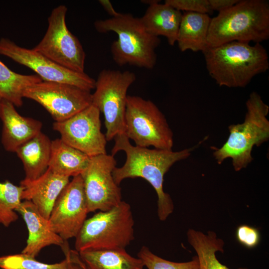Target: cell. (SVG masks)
<instances>
[{"mask_svg":"<svg viewBox=\"0 0 269 269\" xmlns=\"http://www.w3.org/2000/svg\"><path fill=\"white\" fill-rule=\"evenodd\" d=\"M16 212L22 216L28 231L26 245L21 253L35 258L45 247L57 245L63 250L68 245L51 229L48 220L41 215L31 201L22 202Z\"/></svg>","mask_w":269,"mask_h":269,"instance_id":"9a60e30c","label":"cell"},{"mask_svg":"<svg viewBox=\"0 0 269 269\" xmlns=\"http://www.w3.org/2000/svg\"><path fill=\"white\" fill-rule=\"evenodd\" d=\"M125 134L136 146L172 150L173 134L166 118L151 101L128 95Z\"/></svg>","mask_w":269,"mask_h":269,"instance_id":"52a82bcc","label":"cell"},{"mask_svg":"<svg viewBox=\"0 0 269 269\" xmlns=\"http://www.w3.org/2000/svg\"><path fill=\"white\" fill-rule=\"evenodd\" d=\"M269 38V2L242 0L211 18L206 48L233 41L260 43Z\"/></svg>","mask_w":269,"mask_h":269,"instance_id":"3957f363","label":"cell"},{"mask_svg":"<svg viewBox=\"0 0 269 269\" xmlns=\"http://www.w3.org/2000/svg\"><path fill=\"white\" fill-rule=\"evenodd\" d=\"M135 80L130 71L104 69L98 76L92 104L104 115L107 141L125 133L127 92Z\"/></svg>","mask_w":269,"mask_h":269,"instance_id":"ba28073f","label":"cell"},{"mask_svg":"<svg viewBox=\"0 0 269 269\" xmlns=\"http://www.w3.org/2000/svg\"><path fill=\"white\" fill-rule=\"evenodd\" d=\"M116 164L111 154L90 157L87 168L81 174L89 213L107 211L122 201L121 189L113 176Z\"/></svg>","mask_w":269,"mask_h":269,"instance_id":"8fae6325","label":"cell"},{"mask_svg":"<svg viewBox=\"0 0 269 269\" xmlns=\"http://www.w3.org/2000/svg\"><path fill=\"white\" fill-rule=\"evenodd\" d=\"M211 18L208 14L185 12L182 14L176 42L181 52L203 51Z\"/></svg>","mask_w":269,"mask_h":269,"instance_id":"ffe728a7","label":"cell"},{"mask_svg":"<svg viewBox=\"0 0 269 269\" xmlns=\"http://www.w3.org/2000/svg\"><path fill=\"white\" fill-rule=\"evenodd\" d=\"M100 113L92 104L65 121L55 122L53 129L64 142L90 157L106 154L107 140L101 132Z\"/></svg>","mask_w":269,"mask_h":269,"instance_id":"7c38bea8","label":"cell"},{"mask_svg":"<svg viewBox=\"0 0 269 269\" xmlns=\"http://www.w3.org/2000/svg\"><path fill=\"white\" fill-rule=\"evenodd\" d=\"M23 97L41 105L55 122L70 118L92 102L91 91L68 84L44 81L28 88Z\"/></svg>","mask_w":269,"mask_h":269,"instance_id":"30bf717a","label":"cell"},{"mask_svg":"<svg viewBox=\"0 0 269 269\" xmlns=\"http://www.w3.org/2000/svg\"><path fill=\"white\" fill-rule=\"evenodd\" d=\"M81 175L73 177L63 189L50 213L51 229L63 240L76 237L88 213Z\"/></svg>","mask_w":269,"mask_h":269,"instance_id":"5bb4252c","label":"cell"},{"mask_svg":"<svg viewBox=\"0 0 269 269\" xmlns=\"http://www.w3.org/2000/svg\"><path fill=\"white\" fill-rule=\"evenodd\" d=\"M202 52L209 74L219 86L245 87L269 68L267 51L261 43L233 41Z\"/></svg>","mask_w":269,"mask_h":269,"instance_id":"7a4b0ae2","label":"cell"},{"mask_svg":"<svg viewBox=\"0 0 269 269\" xmlns=\"http://www.w3.org/2000/svg\"><path fill=\"white\" fill-rule=\"evenodd\" d=\"M0 54L34 71L43 81L62 83L91 91L96 80L85 72L71 71L34 50L20 47L10 40L0 39Z\"/></svg>","mask_w":269,"mask_h":269,"instance_id":"4fadbf2b","label":"cell"},{"mask_svg":"<svg viewBox=\"0 0 269 269\" xmlns=\"http://www.w3.org/2000/svg\"><path fill=\"white\" fill-rule=\"evenodd\" d=\"M94 26L99 32L113 31L118 35V39L111 46L113 59L117 65L154 68L157 59L155 49L161 40L146 31L140 18L120 13L116 17L96 21Z\"/></svg>","mask_w":269,"mask_h":269,"instance_id":"277c9868","label":"cell"},{"mask_svg":"<svg viewBox=\"0 0 269 269\" xmlns=\"http://www.w3.org/2000/svg\"><path fill=\"white\" fill-rule=\"evenodd\" d=\"M1 99H0V101Z\"/></svg>","mask_w":269,"mask_h":269,"instance_id":"836d02e7","label":"cell"},{"mask_svg":"<svg viewBox=\"0 0 269 269\" xmlns=\"http://www.w3.org/2000/svg\"><path fill=\"white\" fill-rule=\"evenodd\" d=\"M190 148L180 151L149 149L132 145L125 134L117 135L111 155L123 151L126 155L124 165L116 167L113 176L116 183L120 185L127 178H142L155 190L157 196V215L160 221H165L172 213L174 205L168 193L163 190L164 177L170 167L177 161L187 158L191 152L206 139Z\"/></svg>","mask_w":269,"mask_h":269,"instance_id":"6da1fadb","label":"cell"},{"mask_svg":"<svg viewBox=\"0 0 269 269\" xmlns=\"http://www.w3.org/2000/svg\"><path fill=\"white\" fill-rule=\"evenodd\" d=\"M68 177L59 175L49 168L33 180H22V199L31 201L41 215L48 220L59 195L70 181Z\"/></svg>","mask_w":269,"mask_h":269,"instance_id":"e0dca14e","label":"cell"},{"mask_svg":"<svg viewBox=\"0 0 269 269\" xmlns=\"http://www.w3.org/2000/svg\"><path fill=\"white\" fill-rule=\"evenodd\" d=\"M99 2L103 6L106 11L112 17L118 16L120 13L118 12L114 8L111 2L109 0H99Z\"/></svg>","mask_w":269,"mask_h":269,"instance_id":"1f68e13d","label":"cell"},{"mask_svg":"<svg viewBox=\"0 0 269 269\" xmlns=\"http://www.w3.org/2000/svg\"><path fill=\"white\" fill-rule=\"evenodd\" d=\"M157 0H141V2L148 4V5L157 1Z\"/></svg>","mask_w":269,"mask_h":269,"instance_id":"d6a6232c","label":"cell"},{"mask_svg":"<svg viewBox=\"0 0 269 269\" xmlns=\"http://www.w3.org/2000/svg\"><path fill=\"white\" fill-rule=\"evenodd\" d=\"M66 266L65 258L60 263L48 264L23 253L0 257V268L2 269H66Z\"/></svg>","mask_w":269,"mask_h":269,"instance_id":"484cf974","label":"cell"},{"mask_svg":"<svg viewBox=\"0 0 269 269\" xmlns=\"http://www.w3.org/2000/svg\"><path fill=\"white\" fill-rule=\"evenodd\" d=\"M23 187L10 181L0 182V224L8 227L18 216L16 210L20 205Z\"/></svg>","mask_w":269,"mask_h":269,"instance_id":"d4e9b609","label":"cell"},{"mask_svg":"<svg viewBox=\"0 0 269 269\" xmlns=\"http://www.w3.org/2000/svg\"><path fill=\"white\" fill-rule=\"evenodd\" d=\"M239 1V0H208L210 10L219 12L229 9Z\"/></svg>","mask_w":269,"mask_h":269,"instance_id":"4dcf8cb0","label":"cell"},{"mask_svg":"<svg viewBox=\"0 0 269 269\" xmlns=\"http://www.w3.org/2000/svg\"><path fill=\"white\" fill-rule=\"evenodd\" d=\"M160 0L149 5L141 21L146 31L156 37L166 38L168 44L173 46L176 42L182 18L181 11Z\"/></svg>","mask_w":269,"mask_h":269,"instance_id":"ac0fdd59","label":"cell"},{"mask_svg":"<svg viewBox=\"0 0 269 269\" xmlns=\"http://www.w3.org/2000/svg\"><path fill=\"white\" fill-rule=\"evenodd\" d=\"M79 254L88 269H144V267L139 258L132 256L126 249L86 250Z\"/></svg>","mask_w":269,"mask_h":269,"instance_id":"7402d4cb","label":"cell"},{"mask_svg":"<svg viewBox=\"0 0 269 269\" xmlns=\"http://www.w3.org/2000/svg\"><path fill=\"white\" fill-rule=\"evenodd\" d=\"M137 257L147 269H200L197 256L186 262H174L165 260L153 254L146 246H142Z\"/></svg>","mask_w":269,"mask_h":269,"instance_id":"4316f807","label":"cell"},{"mask_svg":"<svg viewBox=\"0 0 269 269\" xmlns=\"http://www.w3.org/2000/svg\"><path fill=\"white\" fill-rule=\"evenodd\" d=\"M189 243L197 254L200 269H230L222 264L217 259L216 253L224 252V242L217 238L213 231H208L207 234L192 229L187 233ZM238 269H248L240 268Z\"/></svg>","mask_w":269,"mask_h":269,"instance_id":"603a6c76","label":"cell"},{"mask_svg":"<svg viewBox=\"0 0 269 269\" xmlns=\"http://www.w3.org/2000/svg\"><path fill=\"white\" fill-rule=\"evenodd\" d=\"M63 253L67 260L66 269H88L77 251L68 248Z\"/></svg>","mask_w":269,"mask_h":269,"instance_id":"f546056e","label":"cell"},{"mask_svg":"<svg viewBox=\"0 0 269 269\" xmlns=\"http://www.w3.org/2000/svg\"><path fill=\"white\" fill-rule=\"evenodd\" d=\"M164 3L180 11L208 14L212 12L209 7L208 0H166Z\"/></svg>","mask_w":269,"mask_h":269,"instance_id":"83f0119b","label":"cell"},{"mask_svg":"<svg viewBox=\"0 0 269 269\" xmlns=\"http://www.w3.org/2000/svg\"><path fill=\"white\" fill-rule=\"evenodd\" d=\"M42 81L37 75H23L13 72L0 60V99L15 107L22 106L23 94L28 88Z\"/></svg>","mask_w":269,"mask_h":269,"instance_id":"cb8c5ba5","label":"cell"},{"mask_svg":"<svg viewBox=\"0 0 269 269\" xmlns=\"http://www.w3.org/2000/svg\"><path fill=\"white\" fill-rule=\"evenodd\" d=\"M0 119L1 141L7 151L15 152L20 145L41 132V122L21 116L12 104L3 99L0 101Z\"/></svg>","mask_w":269,"mask_h":269,"instance_id":"2e32d148","label":"cell"},{"mask_svg":"<svg viewBox=\"0 0 269 269\" xmlns=\"http://www.w3.org/2000/svg\"><path fill=\"white\" fill-rule=\"evenodd\" d=\"M236 237L240 244L248 249L257 247L261 240L258 229L247 225H242L237 228Z\"/></svg>","mask_w":269,"mask_h":269,"instance_id":"f1b7e54d","label":"cell"},{"mask_svg":"<svg viewBox=\"0 0 269 269\" xmlns=\"http://www.w3.org/2000/svg\"><path fill=\"white\" fill-rule=\"evenodd\" d=\"M134 224L130 205L122 200L86 219L75 237V250L126 249L134 239Z\"/></svg>","mask_w":269,"mask_h":269,"instance_id":"8992f818","label":"cell"},{"mask_svg":"<svg viewBox=\"0 0 269 269\" xmlns=\"http://www.w3.org/2000/svg\"><path fill=\"white\" fill-rule=\"evenodd\" d=\"M51 144L49 138L41 132L16 149L15 152L23 165L24 179L35 180L46 171L49 166Z\"/></svg>","mask_w":269,"mask_h":269,"instance_id":"d6986e66","label":"cell"},{"mask_svg":"<svg viewBox=\"0 0 269 269\" xmlns=\"http://www.w3.org/2000/svg\"><path fill=\"white\" fill-rule=\"evenodd\" d=\"M90 157L70 146L60 138L51 141L48 168L64 176L81 175L87 168Z\"/></svg>","mask_w":269,"mask_h":269,"instance_id":"44dd1931","label":"cell"},{"mask_svg":"<svg viewBox=\"0 0 269 269\" xmlns=\"http://www.w3.org/2000/svg\"><path fill=\"white\" fill-rule=\"evenodd\" d=\"M67 11L64 5L52 10L47 31L33 49L65 68L84 73L86 54L79 39L66 25Z\"/></svg>","mask_w":269,"mask_h":269,"instance_id":"9c48e42d","label":"cell"},{"mask_svg":"<svg viewBox=\"0 0 269 269\" xmlns=\"http://www.w3.org/2000/svg\"><path fill=\"white\" fill-rule=\"evenodd\" d=\"M246 106L244 122L229 126L227 140L220 147H214L213 153L219 164L231 158L236 171L245 168L252 161L255 146H260L269 139V106L256 92L250 94Z\"/></svg>","mask_w":269,"mask_h":269,"instance_id":"5b68a950","label":"cell"}]
</instances>
